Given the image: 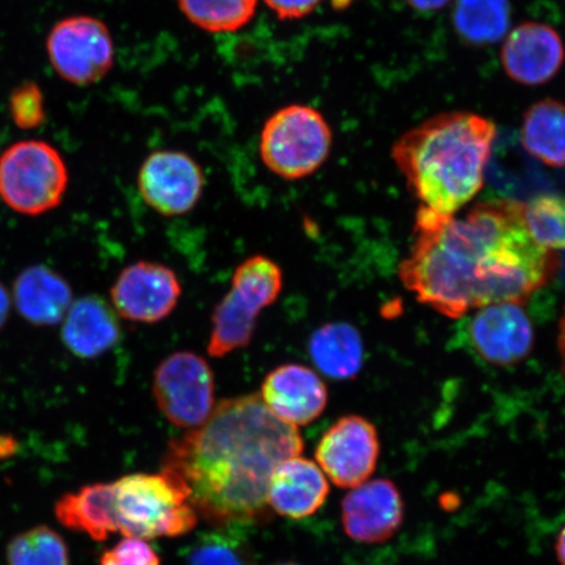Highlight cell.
<instances>
[{"label":"cell","mask_w":565,"mask_h":565,"mask_svg":"<svg viewBox=\"0 0 565 565\" xmlns=\"http://www.w3.org/2000/svg\"><path fill=\"white\" fill-rule=\"evenodd\" d=\"M282 271L265 256H253L233 271L231 288L212 312L207 352L222 359L246 349L256 333L260 313L278 300Z\"/></svg>","instance_id":"cell-5"},{"label":"cell","mask_w":565,"mask_h":565,"mask_svg":"<svg viewBox=\"0 0 565 565\" xmlns=\"http://www.w3.org/2000/svg\"><path fill=\"white\" fill-rule=\"evenodd\" d=\"M381 445L376 427L360 415L338 419L317 445L323 475L341 489H355L376 471Z\"/></svg>","instance_id":"cell-10"},{"label":"cell","mask_w":565,"mask_h":565,"mask_svg":"<svg viewBox=\"0 0 565 565\" xmlns=\"http://www.w3.org/2000/svg\"><path fill=\"white\" fill-rule=\"evenodd\" d=\"M333 148V131L313 106H282L260 131L259 157L265 167L287 181L315 174L328 161Z\"/></svg>","instance_id":"cell-6"},{"label":"cell","mask_w":565,"mask_h":565,"mask_svg":"<svg viewBox=\"0 0 565 565\" xmlns=\"http://www.w3.org/2000/svg\"><path fill=\"white\" fill-rule=\"evenodd\" d=\"M329 493V479L320 466L296 456L282 461L273 472L267 504L282 518L302 520L320 511Z\"/></svg>","instance_id":"cell-17"},{"label":"cell","mask_w":565,"mask_h":565,"mask_svg":"<svg viewBox=\"0 0 565 565\" xmlns=\"http://www.w3.org/2000/svg\"><path fill=\"white\" fill-rule=\"evenodd\" d=\"M564 61L561 34L536 21L515 26L501 49V65L505 74L522 86H542L554 79Z\"/></svg>","instance_id":"cell-15"},{"label":"cell","mask_w":565,"mask_h":565,"mask_svg":"<svg viewBox=\"0 0 565 565\" xmlns=\"http://www.w3.org/2000/svg\"><path fill=\"white\" fill-rule=\"evenodd\" d=\"M559 351L562 358V369L565 376V308L559 327Z\"/></svg>","instance_id":"cell-34"},{"label":"cell","mask_w":565,"mask_h":565,"mask_svg":"<svg viewBox=\"0 0 565 565\" xmlns=\"http://www.w3.org/2000/svg\"><path fill=\"white\" fill-rule=\"evenodd\" d=\"M11 308V298L3 285H0V329L4 327L7 318H9Z\"/></svg>","instance_id":"cell-32"},{"label":"cell","mask_w":565,"mask_h":565,"mask_svg":"<svg viewBox=\"0 0 565 565\" xmlns=\"http://www.w3.org/2000/svg\"><path fill=\"white\" fill-rule=\"evenodd\" d=\"M118 533L131 539H180L198 525V513L179 479L158 475L125 476L113 483Z\"/></svg>","instance_id":"cell-4"},{"label":"cell","mask_w":565,"mask_h":565,"mask_svg":"<svg viewBox=\"0 0 565 565\" xmlns=\"http://www.w3.org/2000/svg\"><path fill=\"white\" fill-rule=\"evenodd\" d=\"M497 136L490 118L441 113L395 141L392 158L422 207L456 215L482 190Z\"/></svg>","instance_id":"cell-3"},{"label":"cell","mask_w":565,"mask_h":565,"mask_svg":"<svg viewBox=\"0 0 565 565\" xmlns=\"http://www.w3.org/2000/svg\"><path fill=\"white\" fill-rule=\"evenodd\" d=\"M405 521V501L388 479H370L342 501V525L352 541L380 545L391 541Z\"/></svg>","instance_id":"cell-13"},{"label":"cell","mask_w":565,"mask_h":565,"mask_svg":"<svg viewBox=\"0 0 565 565\" xmlns=\"http://www.w3.org/2000/svg\"><path fill=\"white\" fill-rule=\"evenodd\" d=\"M182 286L171 267L138 260L124 268L110 288L111 307L136 323H158L179 306Z\"/></svg>","instance_id":"cell-12"},{"label":"cell","mask_w":565,"mask_h":565,"mask_svg":"<svg viewBox=\"0 0 565 565\" xmlns=\"http://www.w3.org/2000/svg\"><path fill=\"white\" fill-rule=\"evenodd\" d=\"M9 565H70L65 540L47 526H38L15 536L7 548Z\"/></svg>","instance_id":"cell-25"},{"label":"cell","mask_w":565,"mask_h":565,"mask_svg":"<svg viewBox=\"0 0 565 565\" xmlns=\"http://www.w3.org/2000/svg\"><path fill=\"white\" fill-rule=\"evenodd\" d=\"M302 450L299 428L254 393L218 402L202 426L169 441L161 470L185 487L198 518L235 529L270 519L273 472Z\"/></svg>","instance_id":"cell-2"},{"label":"cell","mask_w":565,"mask_h":565,"mask_svg":"<svg viewBox=\"0 0 565 565\" xmlns=\"http://www.w3.org/2000/svg\"><path fill=\"white\" fill-rule=\"evenodd\" d=\"M478 310L470 324V337L486 362L510 366L530 355L534 330L521 303H494Z\"/></svg>","instance_id":"cell-14"},{"label":"cell","mask_w":565,"mask_h":565,"mask_svg":"<svg viewBox=\"0 0 565 565\" xmlns=\"http://www.w3.org/2000/svg\"><path fill=\"white\" fill-rule=\"evenodd\" d=\"M259 0H177L183 17L209 33L243 30L256 15Z\"/></svg>","instance_id":"cell-24"},{"label":"cell","mask_w":565,"mask_h":565,"mask_svg":"<svg viewBox=\"0 0 565 565\" xmlns=\"http://www.w3.org/2000/svg\"><path fill=\"white\" fill-rule=\"evenodd\" d=\"M259 395L274 415L298 428L320 418L329 402L320 374L298 363L282 364L268 373Z\"/></svg>","instance_id":"cell-16"},{"label":"cell","mask_w":565,"mask_h":565,"mask_svg":"<svg viewBox=\"0 0 565 565\" xmlns=\"http://www.w3.org/2000/svg\"><path fill=\"white\" fill-rule=\"evenodd\" d=\"M450 0H406L413 10L422 13H434L447 7Z\"/></svg>","instance_id":"cell-31"},{"label":"cell","mask_w":565,"mask_h":565,"mask_svg":"<svg viewBox=\"0 0 565 565\" xmlns=\"http://www.w3.org/2000/svg\"><path fill=\"white\" fill-rule=\"evenodd\" d=\"M100 565H161L157 551L147 541L125 536L102 556Z\"/></svg>","instance_id":"cell-29"},{"label":"cell","mask_w":565,"mask_h":565,"mask_svg":"<svg viewBox=\"0 0 565 565\" xmlns=\"http://www.w3.org/2000/svg\"><path fill=\"white\" fill-rule=\"evenodd\" d=\"M309 355L318 372L335 380L356 377L364 364V343L356 328L333 322L318 328L309 341Z\"/></svg>","instance_id":"cell-21"},{"label":"cell","mask_w":565,"mask_h":565,"mask_svg":"<svg viewBox=\"0 0 565 565\" xmlns=\"http://www.w3.org/2000/svg\"><path fill=\"white\" fill-rule=\"evenodd\" d=\"M530 235L548 250H565V195H541L524 204Z\"/></svg>","instance_id":"cell-26"},{"label":"cell","mask_w":565,"mask_h":565,"mask_svg":"<svg viewBox=\"0 0 565 565\" xmlns=\"http://www.w3.org/2000/svg\"><path fill=\"white\" fill-rule=\"evenodd\" d=\"M198 539L190 548L186 565H252L250 555L230 529H215Z\"/></svg>","instance_id":"cell-27"},{"label":"cell","mask_w":565,"mask_h":565,"mask_svg":"<svg viewBox=\"0 0 565 565\" xmlns=\"http://www.w3.org/2000/svg\"><path fill=\"white\" fill-rule=\"evenodd\" d=\"M268 10L281 21H294L313 13L323 0H264Z\"/></svg>","instance_id":"cell-30"},{"label":"cell","mask_w":565,"mask_h":565,"mask_svg":"<svg viewBox=\"0 0 565 565\" xmlns=\"http://www.w3.org/2000/svg\"><path fill=\"white\" fill-rule=\"evenodd\" d=\"M399 279L424 306L449 318L494 303H524L557 270L555 252L530 235L524 204L478 202L462 216L419 207Z\"/></svg>","instance_id":"cell-1"},{"label":"cell","mask_w":565,"mask_h":565,"mask_svg":"<svg viewBox=\"0 0 565 565\" xmlns=\"http://www.w3.org/2000/svg\"><path fill=\"white\" fill-rule=\"evenodd\" d=\"M511 20L510 0H457L451 13L459 39L475 46L491 45L504 39Z\"/></svg>","instance_id":"cell-23"},{"label":"cell","mask_w":565,"mask_h":565,"mask_svg":"<svg viewBox=\"0 0 565 565\" xmlns=\"http://www.w3.org/2000/svg\"><path fill=\"white\" fill-rule=\"evenodd\" d=\"M13 303L28 322L53 327L65 320L73 306V289L58 273L41 265L28 267L13 285Z\"/></svg>","instance_id":"cell-19"},{"label":"cell","mask_w":565,"mask_h":565,"mask_svg":"<svg viewBox=\"0 0 565 565\" xmlns=\"http://www.w3.org/2000/svg\"><path fill=\"white\" fill-rule=\"evenodd\" d=\"M152 394L168 422L189 430L198 428L216 406L214 372L198 353L177 351L154 370Z\"/></svg>","instance_id":"cell-8"},{"label":"cell","mask_w":565,"mask_h":565,"mask_svg":"<svg viewBox=\"0 0 565 565\" xmlns=\"http://www.w3.org/2000/svg\"><path fill=\"white\" fill-rule=\"evenodd\" d=\"M55 518L73 532L103 542L118 533L113 483H94L63 494L54 508Z\"/></svg>","instance_id":"cell-20"},{"label":"cell","mask_w":565,"mask_h":565,"mask_svg":"<svg viewBox=\"0 0 565 565\" xmlns=\"http://www.w3.org/2000/svg\"><path fill=\"white\" fill-rule=\"evenodd\" d=\"M118 318L115 308L100 296L89 295L76 300L63 320V343L77 358L103 356L121 339Z\"/></svg>","instance_id":"cell-18"},{"label":"cell","mask_w":565,"mask_h":565,"mask_svg":"<svg viewBox=\"0 0 565 565\" xmlns=\"http://www.w3.org/2000/svg\"><path fill=\"white\" fill-rule=\"evenodd\" d=\"M138 189L147 206L162 216H181L200 203L204 174L198 162L182 151H154L141 162Z\"/></svg>","instance_id":"cell-11"},{"label":"cell","mask_w":565,"mask_h":565,"mask_svg":"<svg viewBox=\"0 0 565 565\" xmlns=\"http://www.w3.org/2000/svg\"><path fill=\"white\" fill-rule=\"evenodd\" d=\"M47 54L63 79L86 87L104 79L116 62L109 28L92 17H71L49 34Z\"/></svg>","instance_id":"cell-9"},{"label":"cell","mask_w":565,"mask_h":565,"mask_svg":"<svg viewBox=\"0 0 565 565\" xmlns=\"http://www.w3.org/2000/svg\"><path fill=\"white\" fill-rule=\"evenodd\" d=\"M521 141L542 164L565 168V104L546 98L530 106L522 119Z\"/></svg>","instance_id":"cell-22"},{"label":"cell","mask_w":565,"mask_h":565,"mask_svg":"<svg viewBox=\"0 0 565 565\" xmlns=\"http://www.w3.org/2000/svg\"><path fill=\"white\" fill-rule=\"evenodd\" d=\"M275 565H300V564H296V563H280V564H275Z\"/></svg>","instance_id":"cell-35"},{"label":"cell","mask_w":565,"mask_h":565,"mask_svg":"<svg viewBox=\"0 0 565 565\" xmlns=\"http://www.w3.org/2000/svg\"><path fill=\"white\" fill-rule=\"evenodd\" d=\"M67 186L66 162L46 141H19L0 157V198L19 214L38 216L58 207Z\"/></svg>","instance_id":"cell-7"},{"label":"cell","mask_w":565,"mask_h":565,"mask_svg":"<svg viewBox=\"0 0 565 565\" xmlns=\"http://www.w3.org/2000/svg\"><path fill=\"white\" fill-rule=\"evenodd\" d=\"M10 113L21 130H34L45 122L44 95L38 84L26 82L13 89Z\"/></svg>","instance_id":"cell-28"},{"label":"cell","mask_w":565,"mask_h":565,"mask_svg":"<svg viewBox=\"0 0 565 565\" xmlns=\"http://www.w3.org/2000/svg\"><path fill=\"white\" fill-rule=\"evenodd\" d=\"M555 551L557 562H559L561 565H565V526L562 529L559 535H557Z\"/></svg>","instance_id":"cell-33"}]
</instances>
